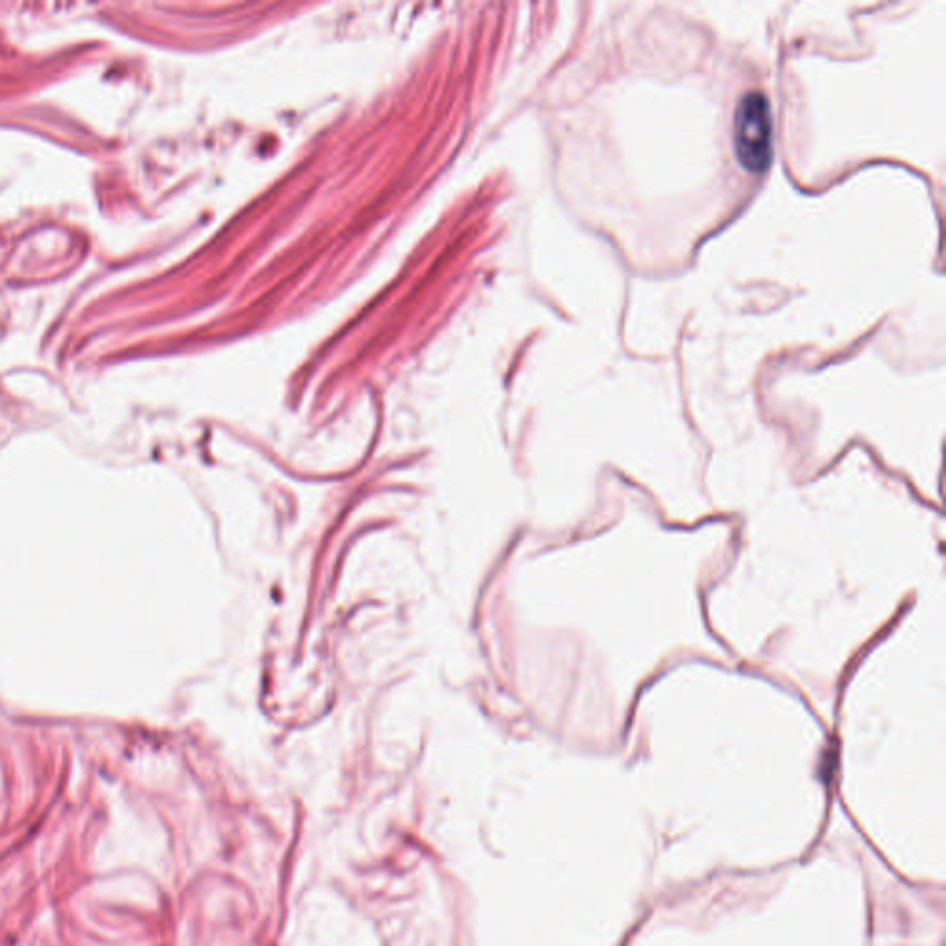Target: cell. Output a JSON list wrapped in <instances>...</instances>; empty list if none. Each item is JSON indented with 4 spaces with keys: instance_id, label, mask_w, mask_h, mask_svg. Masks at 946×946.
Segmentation results:
<instances>
[{
    "instance_id": "6da1fadb",
    "label": "cell",
    "mask_w": 946,
    "mask_h": 946,
    "mask_svg": "<svg viewBox=\"0 0 946 946\" xmlns=\"http://www.w3.org/2000/svg\"><path fill=\"white\" fill-rule=\"evenodd\" d=\"M734 153L750 175H764L772 161V115L761 91H747L734 113Z\"/></svg>"
}]
</instances>
